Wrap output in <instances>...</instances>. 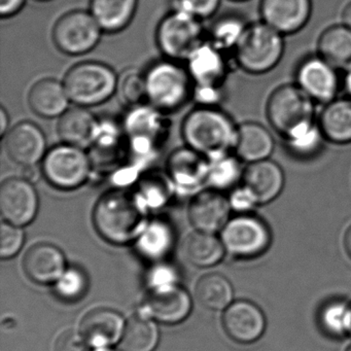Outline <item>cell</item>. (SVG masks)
Listing matches in <instances>:
<instances>
[{"label": "cell", "mask_w": 351, "mask_h": 351, "mask_svg": "<svg viewBox=\"0 0 351 351\" xmlns=\"http://www.w3.org/2000/svg\"><path fill=\"white\" fill-rule=\"evenodd\" d=\"M171 227L161 219L147 223L138 237L139 252L149 260L158 261L167 256L173 245Z\"/></svg>", "instance_id": "obj_34"}, {"label": "cell", "mask_w": 351, "mask_h": 351, "mask_svg": "<svg viewBox=\"0 0 351 351\" xmlns=\"http://www.w3.org/2000/svg\"><path fill=\"white\" fill-rule=\"evenodd\" d=\"M250 24L239 14H223L211 23L206 40L225 53L234 52Z\"/></svg>", "instance_id": "obj_33"}, {"label": "cell", "mask_w": 351, "mask_h": 351, "mask_svg": "<svg viewBox=\"0 0 351 351\" xmlns=\"http://www.w3.org/2000/svg\"><path fill=\"white\" fill-rule=\"evenodd\" d=\"M3 138L8 157L24 169L40 165L49 149L44 130L30 121L18 123Z\"/></svg>", "instance_id": "obj_15"}, {"label": "cell", "mask_w": 351, "mask_h": 351, "mask_svg": "<svg viewBox=\"0 0 351 351\" xmlns=\"http://www.w3.org/2000/svg\"><path fill=\"white\" fill-rule=\"evenodd\" d=\"M326 143L336 145L351 143V98H338L324 104L317 119Z\"/></svg>", "instance_id": "obj_27"}, {"label": "cell", "mask_w": 351, "mask_h": 351, "mask_svg": "<svg viewBox=\"0 0 351 351\" xmlns=\"http://www.w3.org/2000/svg\"><path fill=\"white\" fill-rule=\"evenodd\" d=\"M93 169L91 155L85 149L64 143L50 147L40 163L43 178L60 191L82 188L91 178Z\"/></svg>", "instance_id": "obj_8"}, {"label": "cell", "mask_w": 351, "mask_h": 351, "mask_svg": "<svg viewBox=\"0 0 351 351\" xmlns=\"http://www.w3.org/2000/svg\"><path fill=\"white\" fill-rule=\"evenodd\" d=\"M223 241L213 233L198 231L184 240L182 252L191 264L197 267H211L221 262L225 254Z\"/></svg>", "instance_id": "obj_32"}, {"label": "cell", "mask_w": 351, "mask_h": 351, "mask_svg": "<svg viewBox=\"0 0 351 351\" xmlns=\"http://www.w3.org/2000/svg\"><path fill=\"white\" fill-rule=\"evenodd\" d=\"M24 271L34 282L49 285L58 280L65 271L62 252L53 244L38 243L26 252Z\"/></svg>", "instance_id": "obj_24"}, {"label": "cell", "mask_w": 351, "mask_h": 351, "mask_svg": "<svg viewBox=\"0 0 351 351\" xmlns=\"http://www.w3.org/2000/svg\"><path fill=\"white\" fill-rule=\"evenodd\" d=\"M228 336L239 344H252L262 338L267 326L266 316L256 304L246 300L234 302L223 316Z\"/></svg>", "instance_id": "obj_17"}, {"label": "cell", "mask_w": 351, "mask_h": 351, "mask_svg": "<svg viewBox=\"0 0 351 351\" xmlns=\"http://www.w3.org/2000/svg\"><path fill=\"white\" fill-rule=\"evenodd\" d=\"M295 84L316 104H328L338 97L343 87L340 71L319 55L304 58L295 69Z\"/></svg>", "instance_id": "obj_12"}, {"label": "cell", "mask_w": 351, "mask_h": 351, "mask_svg": "<svg viewBox=\"0 0 351 351\" xmlns=\"http://www.w3.org/2000/svg\"><path fill=\"white\" fill-rule=\"evenodd\" d=\"M28 106L36 116L43 119H59L71 104L62 81L45 77L30 88Z\"/></svg>", "instance_id": "obj_22"}, {"label": "cell", "mask_w": 351, "mask_h": 351, "mask_svg": "<svg viewBox=\"0 0 351 351\" xmlns=\"http://www.w3.org/2000/svg\"><path fill=\"white\" fill-rule=\"evenodd\" d=\"M119 92L125 104L129 106H138L147 102V87L145 75L137 71H129L120 80Z\"/></svg>", "instance_id": "obj_40"}, {"label": "cell", "mask_w": 351, "mask_h": 351, "mask_svg": "<svg viewBox=\"0 0 351 351\" xmlns=\"http://www.w3.org/2000/svg\"><path fill=\"white\" fill-rule=\"evenodd\" d=\"M27 0H0V16L3 19H10L19 14L25 7Z\"/></svg>", "instance_id": "obj_46"}, {"label": "cell", "mask_w": 351, "mask_h": 351, "mask_svg": "<svg viewBox=\"0 0 351 351\" xmlns=\"http://www.w3.org/2000/svg\"><path fill=\"white\" fill-rule=\"evenodd\" d=\"M221 235L226 250L240 258L262 256L272 240L268 225L252 213L238 215L230 219L223 228Z\"/></svg>", "instance_id": "obj_11"}, {"label": "cell", "mask_w": 351, "mask_h": 351, "mask_svg": "<svg viewBox=\"0 0 351 351\" xmlns=\"http://www.w3.org/2000/svg\"><path fill=\"white\" fill-rule=\"evenodd\" d=\"M231 211L228 197L223 193L205 188L193 196L189 217L198 231L215 233L225 227Z\"/></svg>", "instance_id": "obj_19"}, {"label": "cell", "mask_w": 351, "mask_h": 351, "mask_svg": "<svg viewBox=\"0 0 351 351\" xmlns=\"http://www.w3.org/2000/svg\"><path fill=\"white\" fill-rule=\"evenodd\" d=\"M285 50V36L261 21L250 24L233 53L244 73L261 75L280 63Z\"/></svg>", "instance_id": "obj_6"}, {"label": "cell", "mask_w": 351, "mask_h": 351, "mask_svg": "<svg viewBox=\"0 0 351 351\" xmlns=\"http://www.w3.org/2000/svg\"><path fill=\"white\" fill-rule=\"evenodd\" d=\"M176 188L166 172L147 170L136 182L134 195L145 210L167 204Z\"/></svg>", "instance_id": "obj_31"}, {"label": "cell", "mask_w": 351, "mask_h": 351, "mask_svg": "<svg viewBox=\"0 0 351 351\" xmlns=\"http://www.w3.org/2000/svg\"><path fill=\"white\" fill-rule=\"evenodd\" d=\"M36 1H40V3H47V1H51V0H36Z\"/></svg>", "instance_id": "obj_52"}, {"label": "cell", "mask_w": 351, "mask_h": 351, "mask_svg": "<svg viewBox=\"0 0 351 351\" xmlns=\"http://www.w3.org/2000/svg\"><path fill=\"white\" fill-rule=\"evenodd\" d=\"M122 125L130 161L127 169L141 176L166 143L169 133L167 114L145 102L129 106Z\"/></svg>", "instance_id": "obj_1"}, {"label": "cell", "mask_w": 351, "mask_h": 351, "mask_svg": "<svg viewBox=\"0 0 351 351\" xmlns=\"http://www.w3.org/2000/svg\"><path fill=\"white\" fill-rule=\"evenodd\" d=\"M219 5L221 0H173L172 9L186 12L203 21L215 16Z\"/></svg>", "instance_id": "obj_43"}, {"label": "cell", "mask_w": 351, "mask_h": 351, "mask_svg": "<svg viewBox=\"0 0 351 351\" xmlns=\"http://www.w3.org/2000/svg\"><path fill=\"white\" fill-rule=\"evenodd\" d=\"M159 342V330L151 318L137 316L125 326L123 346L127 351H153Z\"/></svg>", "instance_id": "obj_38"}, {"label": "cell", "mask_w": 351, "mask_h": 351, "mask_svg": "<svg viewBox=\"0 0 351 351\" xmlns=\"http://www.w3.org/2000/svg\"><path fill=\"white\" fill-rule=\"evenodd\" d=\"M350 334H351V332H350Z\"/></svg>", "instance_id": "obj_55"}, {"label": "cell", "mask_w": 351, "mask_h": 351, "mask_svg": "<svg viewBox=\"0 0 351 351\" xmlns=\"http://www.w3.org/2000/svg\"><path fill=\"white\" fill-rule=\"evenodd\" d=\"M62 82L73 106L90 108L112 99L118 92L120 79L110 65L89 60L71 67Z\"/></svg>", "instance_id": "obj_5"}, {"label": "cell", "mask_w": 351, "mask_h": 351, "mask_svg": "<svg viewBox=\"0 0 351 351\" xmlns=\"http://www.w3.org/2000/svg\"><path fill=\"white\" fill-rule=\"evenodd\" d=\"M124 318L120 313L106 308L88 312L81 322V334L91 346L108 347L118 342L124 334Z\"/></svg>", "instance_id": "obj_21"}, {"label": "cell", "mask_w": 351, "mask_h": 351, "mask_svg": "<svg viewBox=\"0 0 351 351\" xmlns=\"http://www.w3.org/2000/svg\"><path fill=\"white\" fill-rule=\"evenodd\" d=\"M147 102L165 114L184 108L194 95V84L186 64L163 58L149 64L143 73Z\"/></svg>", "instance_id": "obj_4"}, {"label": "cell", "mask_w": 351, "mask_h": 351, "mask_svg": "<svg viewBox=\"0 0 351 351\" xmlns=\"http://www.w3.org/2000/svg\"><path fill=\"white\" fill-rule=\"evenodd\" d=\"M147 308L151 315L159 322L178 324L190 314L192 301L182 287L173 285L153 289Z\"/></svg>", "instance_id": "obj_26"}, {"label": "cell", "mask_w": 351, "mask_h": 351, "mask_svg": "<svg viewBox=\"0 0 351 351\" xmlns=\"http://www.w3.org/2000/svg\"><path fill=\"white\" fill-rule=\"evenodd\" d=\"M346 351H351V345H350V346L348 347V348H347Z\"/></svg>", "instance_id": "obj_53"}, {"label": "cell", "mask_w": 351, "mask_h": 351, "mask_svg": "<svg viewBox=\"0 0 351 351\" xmlns=\"http://www.w3.org/2000/svg\"><path fill=\"white\" fill-rule=\"evenodd\" d=\"M242 182L254 193L260 205L269 204L285 190V173L277 162L263 160L245 166Z\"/></svg>", "instance_id": "obj_20"}, {"label": "cell", "mask_w": 351, "mask_h": 351, "mask_svg": "<svg viewBox=\"0 0 351 351\" xmlns=\"http://www.w3.org/2000/svg\"><path fill=\"white\" fill-rule=\"evenodd\" d=\"M234 1H244V0H234Z\"/></svg>", "instance_id": "obj_54"}, {"label": "cell", "mask_w": 351, "mask_h": 351, "mask_svg": "<svg viewBox=\"0 0 351 351\" xmlns=\"http://www.w3.org/2000/svg\"><path fill=\"white\" fill-rule=\"evenodd\" d=\"M227 53L205 40L186 59V64L194 84V92L225 89L229 65Z\"/></svg>", "instance_id": "obj_14"}, {"label": "cell", "mask_w": 351, "mask_h": 351, "mask_svg": "<svg viewBox=\"0 0 351 351\" xmlns=\"http://www.w3.org/2000/svg\"><path fill=\"white\" fill-rule=\"evenodd\" d=\"M97 124V117L89 108L73 106L58 119L57 133L61 143L87 149L93 143Z\"/></svg>", "instance_id": "obj_25"}, {"label": "cell", "mask_w": 351, "mask_h": 351, "mask_svg": "<svg viewBox=\"0 0 351 351\" xmlns=\"http://www.w3.org/2000/svg\"><path fill=\"white\" fill-rule=\"evenodd\" d=\"M243 162L233 153L208 158L207 188L219 192H230L243 180Z\"/></svg>", "instance_id": "obj_30"}, {"label": "cell", "mask_w": 351, "mask_h": 351, "mask_svg": "<svg viewBox=\"0 0 351 351\" xmlns=\"http://www.w3.org/2000/svg\"><path fill=\"white\" fill-rule=\"evenodd\" d=\"M204 40L202 20L180 10L166 14L156 29V44L164 58L180 62H186Z\"/></svg>", "instance_id": "obj_9"}, {"label": "cell", "mask_w": 351, "mask_h": 351, "mask_svg": "<svg viewBox=\"0 0 351 351\" xmlns=\"http://www.w3.org/2000/svg\"><path fill=\"white\" fill-rule=\"evenodd\" d=\"M317 55L340 73L351 69V29L344 24L326 28L318 38Z\"/></svg>", "instance_id": "obj_29"}, {"label": "cell", "mask_w": 351, "mask_h": 351, "mask_svg": "<svg viewBox=\"0 0 351 351\" xmlns=\"http://www.w3.org/2000/svg\"><path fill=\"white\" fill-rule=\"evenodd\" d=\"M88 289L87 276L77 268L67 269L56 281L57 295L67 302H75L85 295Z\"/></svg>", "instance_id": "obj_39"}, {"label": "cell", "mask_w": 351, "mask_h": 351, "mask_svg": "<svg viewBox=\"0 0 351 351\" xmlns=\"http://www.w3.org/2000/svg\"><path fill=\"white\" fill-rule=\"evenodd\" d=\"M274 149V136L264 125L252 121L238 125L233 153L246 165L271 159Z\"/></svg>", "instance_id": "obj_23"}, {"label": "cell", "mask_w": 351, "mask_h": 351, "mask_svg": "<svg viewBox=\"0 0 351 351\" xmlns=\"http://www.w3.org/2000/svg\"><path fill=\"white\" fill-rule=\"evenodd\" d=\"M316 104L295 84L273 90L266 104V118L271 128L281 137L315 123Z\"/></svg>", "instance_id": "obj_7"}, {"label": "cell", "mask_w": 351, "mask_h": 351, "mask_svg": "<svg viewBox=\"0 0 351 351\" xmlns=\"http://www.w3.org/2000/svg\"><path fill=\"white\" fill-rule=\"evenodd\" d=\"M228 200L232 211H235L238 215L252 213L260 205L254 193L243 182L230 191Z\"/></svg>", "instance_id": "obj_42"}, {"label": "cell", "mask_w": 351, "mask_h": 351, "mask_svg": "<svg viewBox=\"0 0 351 351\" xmlns=\"http://www.w3.org/2000/svg\"><path fill=\"white\" fill-rule=\"evenodd\" d=\"M184 145L206 158L234 151L238 125L219 106H196L182 124Z\"/></svg>", "instance_id": "obj_3"}, {"label": "cell", "mask_w": 351, "mask_h": 351, "mask_svg": "<svg viewBox=\"0 0 351 351\" xmlns=\"http://www.w3.org/2000/svg\"><path fill=\"white\" fill-rule=\"evenodd\" d=\"M285 149L291 157L298 160H310L317 157L326 143L317 121L307 125L283 138Z\"/></svg>", "instance_id": "obj_36"}, {"label": "cell", "mask_w": 351, "mask_h": 351, "mask_svg": "<svg viewBox=\"0 0 351 351\" xmlns=\"http://www.w3.org/2000/svg\"><path fill=\"white\" fill-rule=\"evenodd\" d=\"M10 116L5 106L0 108V136L5 137L10 130Z\"/></svg>", "instance_id": "obj_47"}, {"label": "cell", "mask_w": 351, "mask_h": 351, "mask_svg": "<svg viewBox=\"0 0 351 351\" xmlns=\"http://www.w3.org/2000/svg\"><path fill=\"white\" fill-rule=\"evenodd\" d=\"M233 293L231 282L217 273L205 275L197 283V299L203 307L209 310L227 309L232 304Z\"/></svg>", "instance_id": "obj_35"}, {"label": "cell", "mask_w": 351, "mask_h": 351, "mask_svg": "<svg viewBox=\"0 0 351 351\" xmlns=\"http://www.w3.org/2000/svg\"><path fill=\"white\" fill-rule=\"evenodd\" d=\"M342 24L351 29V1L347 3L342 12Z\"/></svg>", "instance_id": "obj_48"}, {"label": "cell", "mask_w": 351, "mask_h": 351, "mask_svg": "<svg viewBox=\"0 0 351 351\" xmlns=\"http://www.w3.org/2000/svg\"><path fill=\"white\" fill-rule=\"evenodd\" d=\"M96 351H117L114 349L108 348V347H102V348H98Z\"/></svg>", "instance_id": "obj_51"}, {"label": "cell", "mask_w": 351, "mask_h": 351, "mask_svg": "<svg viewBox=\"0 0 351 351\" xmlns=\"http://www.w3.org/2000/svg\"><path fill=\"white\" fill-rule=\"evenodd\" d=\"M311 14L312 0H261L262 21L285 36L301 32Z\"/></svg>", "instance_id": "obj_18"}, {"label": "cell", "mask_w": 351, "mask_h": 351, "mask_svg": "<svg viewBox=\"0 0 351 351\" xmlns=\"http://www.w3.org/2000/svg\"><path fill=\"white\" fill-rule=\"evenodd\" d=\"M176 270L167 265H157L149 274V283L153 289L160 287H170L176 285Z\"/></svg>", "instance_id": "obj_45"}, {"label": "cell", "mask_w": 351, "mask_h": 351, "mask_svg": "<svg viewBox=\"0 0 351 351\" xmlns=\"http://www.w3.org/2000/svg\"><path fill=\"white\" fill-rule=\"evenodd\" d=\"M93 223L98 233L110 243H128L145 230L147 210L134 193L112 189L98 199L94 207Z\"/></svg>", "instance_id": "obj_2"}, {"label": "cell", "mask_w": 351, "mask_h": 351, "mask_svg": "<svg viewBox=\"0 0 351 351\" xmlns=\"http://www.w3.org/2000/svg\"><path fill=\"white\" fill-rule=\"evenodd\" d=\"M343 87L347 93V97L351 98V69L345 71L342 79Z\"/></svg>", "instance_id": "obj_49"}, {"label": "cell", "mask_w": 351, "mask_h": 351, "mask_svg": "<svg viewBox=\"0 0 351 351\" xmlns=\"http://www.w3.org/2000/svg\"><path fill=\"white\" fill-rule=\"evenodd\" d=\"M104 30L90 11L75 10L63 14L52 30L57 50L67 56H83L93 51L101 40Z\"/></svg>", "instance_id": "obj_10"}, {"label": "cell", "mask_w": 351, "mask_h": 351, "mask_svg": "<svg viewBox=\"0 0 351 351\" xmlns=\"http://www.w3.org/2000/svg\"><path fill=\"white\" fill-rule=\"evenodd\" d=\"M139 0H90V13L106 34L124 32L134 19Z\"/></svg>", "instance_id": "obj_28"}, {"label": "cell", "mask_w": 351, "mask_h": 351, "mask_svg": "<svg viewBox=\"0 0 351 351\" xmlns=\"http://www.w3.org/2000/svg\"><path fill=\"white\" fill-rule=\"evenodd\" d=\"M24 242V233L18 226L1 223L0 229V256L10 258L18 254Z\"/></svg>", "instance_id": "obj_41"}, {"label": "cell", "mask_w": 351, "mask_h": 351, "mask_svg": "<svg viewBox=\"0 0 351 351\" xmlns=\"http://www.w3.org/2000/svg\"><path fill=\"white\" fill-rule=\"evenodd\" d=\"M40 207L34 182L21 176H12L0 186V213L12 225L22 227L36 219Z\"/></svg>", "instance_id": "obj_13"}, {"label": "cell", "mask_w": 351, "mask_h": 351, "mask_svg": "<svg viewBox=\"0 0 351 351\" xmlns=\"http://www.w3.org/2000/svg\"><path fill=\"white\" fill-rule=\"evenodd\" d=\"M344 247L347 254L351 258V226L347 229L344 236Z\"/></svg>", "instance_id": "obj_50"}, {"label": "cell", "mask_w": 351, "mask_h": 351, "mask_svg": "<svg viewBox=\"0 0 351 351\" xmlns=\"http://www.w3.org/2000/svg\"><path fill=\"white\" fill-rule=\"evenodd\" d=\"M165 172L176 191L196 194L207 188L208 158L184 145L168 156Z\"/></svg>", "instance_id": "obj_16"}, {"label": "cell", "mask_w": 351, "mask_h": 351, "mask_svg": "<svg viewBox=\"0 0 351 351\" xmlns=\"http://www.w3.org/2000/svg\"><path fill=\"white\" fill-rule=\"evenodd\" d=\"M320 330L332 338L346 336L351 332V303L332 299L322 304L317 313Z\"/></svg>", "instance_id": "obj_37"}, {"label": "cell", "mask_w": 351, "mask_h": 351, "mask_svg": "<svg viewBox=\"0 0 351 351\" xmlns=\"http://www.w3.org/2000/svg\"><path fill=\"white\" fill-rule=\"evenodd\" d=\"M89 345L81 332L69 330L57 339L55 351H89Z\"/></svg>", "instance_id": "obj_44"}]
</instances>
